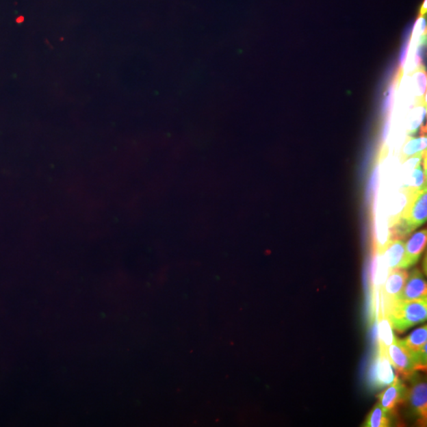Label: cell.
<instances>
[{
    "instance_id": "9",
    "label": "cell",
    "mask_w": 427,
    "mask_h": 427,
    "mask_svg": "<svg viewBox=\"0 0 427 427\" xmlns=\"http://www.w3.org/2000/svg\"><path fill=\"white\" fill-rule=\"evenodd\" d=\"M377 315L378 350L388 355L390 345L393 343L396 339L393 331V325H391L388 313L385 312L383 307L378 309Z\"/></svg>"
},
{
    "instance_id": "5",
    "label": "cell",
    "mask_w": 427,
    "mask_h": 427,
    "mask_svg": "<svg viewBox=\"0 0 427 427\" xmlns=\"http://www.w3.org/2000/svg\"><path fill=\"white\" fill-rule=\"evenodd\" d=\"M406 396L408 391L405 385L399 378V376H396L393 383L389 385L383 393L378 395L379 404L386 413L391 415L399 404L404 402Z\"/></svg>"
},
{
    "instance_id": "15",
    "label": "cell",
    "mask_w": 427,
    "mask_h": 427,
    "mask_svg": "<svg viewBox=\"0 0 427 427\" xmlns=\"http://www.w3.org/2000/svg\"><path fill=\"white\" fill-rule=\"evenodd\" d=\"M409 49V43H406L405 44V47L403 48V52L400 55V62L402 64L404 63V61L406 60V55H408Z\"/></svg>"
},
{
    "instance_id": "13",
    "label": "cell",
    "mask_w": 427,
    "mask_h": 427,
    "mask_svg": "<svg viewBox=\"0 0 427 427\" xmlns=\"http://www.w3.org/2000/svg\"><path fill=\"white\" fill-rule=\"evenodd\" d=\"M426 148V138L411 139L406 142L400 154L401 162H404L410 157H415L424 154Z\"/></svg>"
},
{
    "instance_id": "10",
    "label": "cell",
    "mask_w": 427,
    "mask_h": 427,
    "mask_svg": "<svg viewBox=\"0 0 427 427\" xmlns=\"http://www.w3.org/2000/svg\"><path fill=\"white\" fill-rule=\"evenodd\" d=\"M380 255L383 257L389 272L401 268L404 260L405 244L401 240L391 241L386 245L384 251Z\"/></svg>"
},
{
    "instance_id": "2",
    "label": "cell",
    "mask_w": 427,
    "mask_h": 427,
    "mask_svg": "<svg viewBox=\"0 0 427 427\" xmlns=\"http://www.w3.org/2000/svg\"><path fill=\"white\" fill-rule=\"evenodd\" d=\"M388 356L391 365L398 374L404 378L413 377L417 371L413 355L400 342V339H394L389 348Z\"/></svg>"
},
{
    "instance_id": "1",
    "label": "cell",
    "mask_w": 427,
    "mask_h": 427,
    "mask_svg": "<svg viewBox=\"0 0 427 427\" xmlns=\"http://www.w3.org/2000/svg\"><path fill=\"white\" fill-rule=\"evenodd\" d=\"M427 299L415 301L398 300L386 312L391 325L396 331L404 333L415 325L426 322L427 318Z\"/></svg>"
},
{
    "instance_id": "7",
    "label": "cell",
    "mask_w": 427,
    "mask_h": 427,
    "mask_svg": "<svg viewBox=\"0 0 427 427\" xmlns=\"http://www.w3.org/2000/svg\"><path fill=\"white\" fill-rule=\"evenodd\" d=\"M406 398L410 400L411 408L419 420L426 424L427 418V387L424 380L415 379Z\"/></svg>"
},
{
    "instance_id": "11",
    "label": "cell",
    "mask_w": 427,
    "mask_h": 427,
    "mask_svg": "<svg viewBox=\"0 0 427 427\" xmlns=\"http://www.w3.org/2000/svg\"><path fill=\"white\" fill-rule=\"evenodd\" d=\"M426 171L421 164L415 168L411 174L405 178L403 192L414 193L426 187Z\"/></svg>"
},
{
    "instance_id": "6",
    "label": "cell",
    "mask_w": 427,
    "mask_h": 427,
    "mask_svg": "<svg viewBox=\"0 0 427 427\" xmlns=\"http://www.w3.org/2000/svg\"><path fill=\"white\" fill-rule=\"evenodd\" d=\"M426 282L423 273L419 269H415L406 279L399 300L402 301H415L426 298Z\"/></svg>"
},
{
    "instance_id": "14",
    "label": "cell",
    "mask_w": 427,
    "mask_h": 427,
    "mask_svg": "<svg viewBox=\"0 0 427 427\" xmlns=\"http://www.w3.org/2000/svg\"><path fill=\"white\" fill-rule=\"evenodd\" d=\"M389 414L383 409L378 403L376 404L368 415L363 426L367 427H388L391 426Z\"/></svg>"
},
{
    "instance_id": "12",
    "label": "cell",
    "mask_w": 427,
    "mask_h": 427,
    "mask_svg": "<svg viewBox=\"0 0 427 427\" xmlns=\"http://www.w3.org/2000/svg\"><path fill=\"white\" fill-rule=\"evenodd\" d=\"M427 327L424 326L415 329L408 337L400 339V342L408 349L411 354H414L426 344Z\"/></svg>"
},
{
    "instance_id": "4",
    "label": "cell",
    "mask_w": 427,
    "mask_h": 427,
    "mask_svg": "<svg viewBox=\"0 0 427 427\" xmlns=\"http://www.w3.org/2000/svg\"><path fill=\"white\" fill-rule=\"evenodd\" d=\"M396 376L389 356L379 352L370 372V383L374 389H383L393 383Z\"/></svg>"
},
{
    "instance_id": "3",
    "label": "cell",
    "mask_w": 427,
    "mask_h": 427,
    "mask_svg": "<svg viewBox=\"0 0 427 427\" xmlns=\"http://www.w3.org/2000/svg\"><path fill=\"white\" fill-rule=\"evenodd\" d=\"M408 278V272L401 268L389 272L381 289V300L385 312H387L391 305L398 301Z\"/></svg>"
},
{
    "instance_id": "8",
    "label": "cell",
    "mask_w": 427,
    "mask_h": 427,
    "mask_svg": "<svg viewBox=\"0 0 427 427\" xmlns=\"http://www.w3.org/2000/svg\"><path fill=\"white\" fill-rule=\"evenodd\" d=\"M426 245V230L424 229L414 233L406 243L404 260L401 268H408L418 261L421 254L424 251Z\"/></svg>"
}]
</instances>
